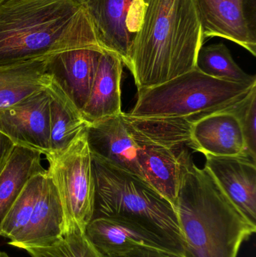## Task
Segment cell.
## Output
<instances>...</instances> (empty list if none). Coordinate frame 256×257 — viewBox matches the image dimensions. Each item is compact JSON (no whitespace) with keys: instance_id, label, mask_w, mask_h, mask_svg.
Listing matches in <instances>:
<instances>
[{"instance_id":"obj_1","label":"cell","mask_w":256,"mask_h":257,"mask_svg":"<svg viewBox=\"0 0 256 257\" xmlns=\"http://www.w3.org/2000/svg\"><path fill=\"white\" fill-rule=\"evenodd\" d=\"M86 48L103 49L78 0H0V67Z\"/></svg>"},{"instance_id":"obj_2","label":"cell","mask_w":256,"mask_h":257,"mask_svg":"<svg viewBox=\"0 0 256 257\" xmlns=\"http://www.w3.org/2000/svg\"><path fill=\"white\" fill-rule=\"evenodd\" d=\"M177 157L175 209L183 257H237L242 244L255 233V223L231 202L205 168L196 166L187 150Z\"/></svg>"},{"instance_id":"obj_3","label":"cell","mask_w":256,"mask_h":257,"mask_svg":"<svg viewBox=\"0 0 256 257\" xmlns=\"http://www.w3.org/2000/svg\"><path fill=\"white\" fill-rule=\"evenodd\" d=\"M204 41L194 0H146L128 67L138 90L195 69Z\"/></svg>"},{"instance_id":"obj_4","label":"cell","mask_w":256,"mask_h":257,"mask_svg":"<svg viewBox=\"0 0 256 257\" xmlns=\"http://www.w3.org/2000/svg\"><path fill=\"white\" fill-rule=\"evenodd\" d=\"M92 156L96 182L93 218L114 217L136 223L172 244L183 256L174 205L143 178Z\"/></svg>"},{"instance_id":"obj_5","label":"cell","mask_w":256,"mask_h":257,"mask_svg":"<svg viewBox=\"0 0 256 257\" xmlns=\"http://www.w3.org/2000/svg\"><path fill=\"white\" fill-rule=\"evenodd\" d=\"M255 86L212 78L195 68L160 85L138 90V100L129 114L193 120L231 108Z\"/></svg>"},{"instance_id":"obj_6","label":"cell","mask_w":256,"mask_h":257,"mask_svg":"<svg viewBox=\"0 0 256 257\" xmlns=\"http://www.w3.org/2000/svg\"><path fill=\"white\" fill-rule=\"evenodd\" d=\"M47 172L57 187L66 219V231H85L94 217L96 182L87 128L65 149L45 155Z\"/></svg>"},{"instance_id":"obj_7","label":"cell","mask_w":256,"mask_h":257,"mask_svg":"<svg viewBox=\"0 0 256 257\" xmlns=\"http://www.w3.org/2000/svg\"><path fill=\"white\" fill-rule=\"evenodd\" d=\"M85 8L103 50L129 67L131 48L144 15L146 0H78Z\"/></svg>"},{"instance_id":"obj_8","label":"cell","mask_w":256,"mask_h":257,"mask_svg":"<svg viewBox=\"0 0 256 257\" xmlns=\"http://www.w3.org/2000/svg\"><path fill=\"white\" fill-rule=\"evenodd\" d=\"M203 38L228 39L256 56L255 0H194Z\"/></svg>"},{"instance_id":"obj_9","label":"cell","mask_w":256,"mask_h":257,"mask_svg":"<svg viewBox=\"0 0 256 257\" xmlns=\"http://www.w3.org/2000/svg\"><path fill=\"white\" fill-rule=\"evenodd\" d=\"M50 97L36 92L0 111V133L15 145L50 152Z\"/></svg>"},{"instance_id":"obj_10","label":"cell","mask_w":256,"mask_h":257,"mask_svg":"<svg viewBox=\"0 0 256 257\" xmlns=\"http://www.w3.org/2000/svg\"><path fill=\"white\" fill-rule=\"evenodd\" d=\"M86 235L103 256L147 247L183 257L178 249L166 240L123 219L94 217L86 228Z\"/></svg>"},{"instance_id":"obj_11","label":"cell","mask_w":256,"mask_h":257,"mask_svg":"<svg viewBox=\"0 0 256 257\" xmlns=\"http://www.w3.org/2000/svg\"><path fill=\"white\" fill-rule=\"evenodd\" d=\"M232 107L192 120L189 146L204 156H248L241 125Z\"/></svg>"},{"instance_id":"obj_12","label":"cell","mask_w":256,"mask_h":257,"mask_svg":"<svg viewBox=\"0 0 256 257\" xmlns=\"http://www.w3.org/2000/svg\"><path fill=\"white\" fill-rule=\"evenodd\" d=\"M204 168L233 204L256 222V161L246 155H205ZM256 224V223H255Z\"/></svg>"},{"instance_id":"obj_13","label":"cell","mask_w":256,"mask_h":257,"mask_svg":"<svg viewBox=\"0 0 256 257\" xmlns=\"http://www.w3.org/2000/svg\"><path fill=\"white\" fill-rule=\"evenodd\" d=\"M87 139L93 156L143 178L138 163L139 148L131 136L123 112L88 125Z\"/></svg>"},{"instance_id":"obj_14","label":"cell","mask_w":256,"mask_h":257,"mask_svg":"<svg viewBox=\"0 0 256 257\" xmlns=\"http://www.w3.org/2000/svg\"><path fill=\"white\" fill-rule=\"evenodd\" d=\"M104 51L100 48H78L48 59L47 67L53 80L81 111L90 96Z\"/></svg>"},{"instance_id":"obj_15","label":"cell","mask_w":256,"mask_h":257,"mask_svg":"<svg viewBox=\"0 0 256 257\" xmlns=\"http://www.w3.org/2000/svg\"><path fill=\"white\" fill-rule=\"evenodd\" d=\"M66 219L57 187L48 172L31 218L22 232L9 244L21 249L44 247L61 238Z\"/></svg>"},{"instance_id":"obj_16","label":"cell","mask_w":256,"mask_h":257,"mask_svg":"<svg viewBox=\"0 0 256 257\" xmlns=\"http://www.w3.org/2000/svg\"><path fill=\"white\" fill-rule=\"evenodd\" d=\"M123 60L114 53L105 51L99 60L90 96L81 110L90 125L121 114V81Z\"/></svg>"},{"instance_id":"obj_17","label":"cell","mask_w":256,"mask_h":257,"mask_svg":"<svg viewBox=\"0 0 256 257\" xmlns=\"http://www.w3.org/2000/svg\"><path fill=\"white\" fill-rule=\"evenodd\" d=\"M123 118L138 148L160 145L177 151L190 142L191 119L135 117L124 112Z\"/></svg>"},{"instance_id":"obj_18","label":"cell","mask_w":256,"mask_h":257,"mask_svg":"<svg viewBox=\"0 0 256 257\" xmlns=\"http://www.w3.org/2000/svg\"><path fill=\"white\" fill-rule=\"evenodd\" d=\"M175 151L160 145H143L138 154L144 181L174 208L180 184V163Z\"/></svg>"},{"instance_id":"obj_19","label":"cell","mask_w":256,"mask_h":257,"mask_svg":"<svg viewBox=\"0 0 256 257\" xmlns=\"http://www.w3.org/2000/svg\"><path fill=\"white\" fill-rule=\"evenodd\" d=\"M42 154L36 150L15 145L0 172V227L9 210L27 181L36 174L46 170Z\"/></svg>"},{"instance_id":"obj_20","label":"cell","mask_w":256,"mask_h":257,"mask_svg":"<svg viewBox=\"0 0 256 257\" xmlns=\"http://www.w3.org/2000/svg\"><path fill=\"white\" fill-rule=\"evenodd\" d=\"M45 90L50 97V151H62L88 124L81 110L53 78Z\"/></svg>"},{"instance_id":"obj_21","label":"cell","mask_w":256,"mask_h":257,"mask_svg":"<svg viewBox=\"0 0 256 257\" xmlns=\"http://www.w3.org/2000/svg\"><path fill=\"white\" fill-rule=\"evenodd\" d=\"M48 60L0 67V111L47 88L52 81Z\"/></svg>"},{"instance_id":"obj_22","label":"cell","mask_w":256,"mask_h":257,"mask_svg":"<svg viewBox=\"0 0 256 257\" xmlns=\"http://www.w3.org/2000/svg\"><path fill=\"white\" fill-rule=\"evenodd\" d=\"M195 69L212 78L229 82L256 84L255 76L246 73L236 63L223 43L201 47L197 56Z\"/></svg>"},{"instance_id":"obj_23","label":"cell","mask_w":256,"mask_h":257,"mask_svg":"<svg viewBox=\"0 0 256 257\" xmlns=\"http://www.w3.org/2000/svg\"><path fill=\"white\" fill-rule=\"evenodd\" d=\"M46 173L47 169L44 172L33 175L27 181L2 223L0 236L12 241L25 229L31 218Z\"/></svg>"},{"instance_id":"obj_24","label":"cell","mask_w":256,"mask_h":257,"mask_svg":"<svg viewBox=\"0 0 256 257\" xmlns=\"http://www.w3.org/2000/svg\"><path fill=\"white\" fill-rule=\"evenodd\" d=\"M26 250L32 257H104L85 231L76 227L68 229L61 238L49 245Z\"/></svg>"},{"instance_id":"obj_25","label":"cell","mask_w":256,"mask_h":257,"mask_svg":"<svg viewBox=\"0 0 256 257\" xmlns=\"http://www.w3.org/2000/svg\"><path fill=\"white\" fill-rule=\"evenodd\" d=\"M232 110L241 125L246 154L256 161V86L232 107Z\"/></svg>"},{"instance_id":"obj_26","label":"cell","mask_w":256,"mask_h":257,"mask_svg":"<svg viewBox=\"0 0 256 257\" xmlns=\"http://www.w3.org/2000/svg\"><path fill=\"white\" fill-rule=\"evenodd\" d=\"M104 257H183L171 253V252L164 251V250H156V249L147 248V247H141V248L134 249L129 251L125 252L119 254H111Z\"/></svg>"},{"instance_id":"obj_27","label":"cell","mask_w":256,"mask_h":257,"mask_svg":"<svg viewBox=\"0 0 256 257\" xmlns=\"http://www.w3.org/2000/svg\"><path fill=\"white\" fill-rule=\"evenodd\" d=\"M15 145L10 139L0 133V172L4 167Z\"/></svg>"},{"instance_id":"obj_28","label":"cell","mask_w":256,"mask_h":257,"mask_svg":"<svg viewBox=\"0 0 256 257\" xmlns=\"http://www.w3.org/2000/svg\"><path fill=\"white\" fill-rule=\"evenodd\" d=\"M0 257H11L6 252L0 251Z\"/></svg>"}]
</instances>
